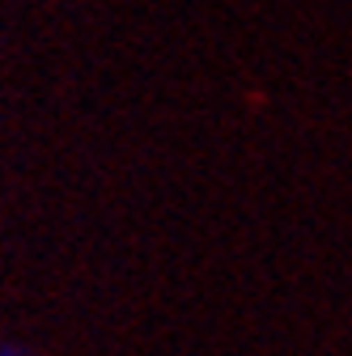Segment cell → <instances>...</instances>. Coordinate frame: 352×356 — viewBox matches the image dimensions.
<instances>
[{"label": "cell", "instance_id": "obj_1", "mask_svg": "<svg viewBox=\"0 0 352 356\" xmlns=\"http://www.w3.org/2000/svg\"><path fill=\"white\" fill-rule=\"evenodd\" d=\"M0 356H22V352H13V348H5V343H0Z\"/></svg>", "mask_w": 352, "mask_h": 356}]
</instances>
